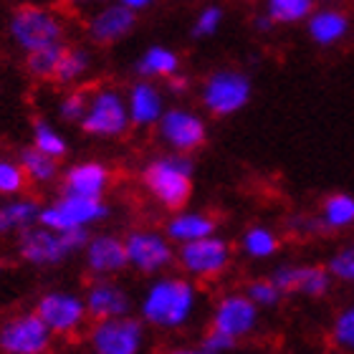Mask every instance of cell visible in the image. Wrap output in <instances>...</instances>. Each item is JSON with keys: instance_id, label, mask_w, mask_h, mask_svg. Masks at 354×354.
<instances>
[{"instance_id": "7", "label": "cell", "mask_w": 354, "mask_h": 354, "mask_svg": "<svg viewBox=\"0 0 354 354\" xmlns=\"http://www.w3.org/2000/svg\"><path fill=\"white\" fill-rule=\"evenodd\" d=\"M88 137L99 140H119L132 129L129 109H127V96L114 86L91 88L88 94L86 111L79 122Z\"/></svg>"}, {"instance_id": "8", "label": "cell", "mask_w": 354, "mask_h": 354, "mask_svg": "<svg viewBox=\"0 0 354 354\" xmlns=\"http://www.w3.org/2000/svg\"><path fill=\"white\" fill-rule=\"evenodd\" d=\"M175 263L180 266V271L187 279L215 281L221 279L223 273L230 268V263H233V245L223 236L213 233V236L177 245Z\"/></svg>"}, {"instance_id": "33", "label": "cell", "mask_w": 354, "mask_h": 354, "mask_svg": "<svg viewBox=\"0 0 354 354\" xmlns=\"http://www.w3.org/2000/svg\"><path fill=\"white\" fill-rule=\"evenodd\" d=\"M243 291L261 311H263V309H276V306H281V301L286 299V294H283V291H281V288L276 286L268 276H261V279L248 281Z\"/></svg>"}, {"instance_id": "10", "label": "cell", "mask_w": 354, "mask_h": 354, "mask_svg": "<svg viewBox=\"0 0 354 354\" xmlns=\"http://www.w3.org/2000/svg\"><path fill=\"white\" fill-rule=\"evenodd\" d=\"M127 266L142 276H160L175 266V243L157 228H134L124 236Z\"/></svg>"}, {"instance_id": "41", "label": "cell", "mask_w": 354, "mask_h": 354, "mask_svg": "<svg viewBox=\"0 0 354 354\" xmlns=\"http://www.w3.org/2000/svg\"><path fill=\"white\" fill-rule=\"evenodd\" d=\"M102 3H106V0H61V6L66 10H74V13H91Z\"/></svg>"}, {"instance_id": "5", "label": "cell", "mask_w": 354, "mask_h": 354, "mask_svg": "<svg viewBox=\"0 0 354 354\" xmlns=\"http://www.w3.org/2000/svg\"><path fill=\"white\" fill-rule=\"evenodd\" d=\"M10 36L23 51H33L41 46L61 44L66 36V21L59 6L28 0L10 13Z\"/></svg>"}, {"instance_id": "36", "label": "cell", "mask_w": 354, "mask_h": 354, "mask_svg": "<svg viewBox=\"0 0 354 354\" xmlns=\"http://www.w3.org/2000/svg\"><path fill=\"white\" fill-rule=\"evenodd\" d=\"M88 94H91V88H68L64 99L59 102V114L64 122H71V124H79L84 117V111H86V104H88Z\"/></svg>"}, {"instance_id": "42", "label": "cell", "mask_w": 354, "mask_h": 354, "mask_svg": "<svg viewBox=\"0 0 354 354\" xmlns=\"http://www.w3.org/2000/svg\"><path fill=\"white\" fill-rule=\"evenodd\" d=\"M273 28H279V26H276V23H273L271 18L263 13V10H261V15H256V18H253V30H256V33H261V36L271 33Z\"/></svg>"}, {"instance_id": "29", "label": "cell", "mask_w": 354, "mask_h": 354, "mask_svg": "<svg viewBox=\"0 0 354 354\" xmlns=\"http://www.w3.org/2000/svg\"><path fill=\"white\" fill-rule=\"evenodd\" d=\"M18 162H21L23 172H26V177H28V183L48 185L59 177V160L51 155H46V152H41V149L33 147V145L21 149Z\"/></svg>"}, {"instance_id": "26", "label": "cell", "mask_w": 354, "mask_h": 354, "mask_svg": "<svg viewBox=\"0 0 354 354\" xmlns=\"http://www.w3.org/2000/svg\"><path fill=\"white\" fill-rule=\"evenodd\" d=\"M241 251L251 261H268L281 251V236L263 223L248 225L241 236Z\"/></svg>"}, {"instance_id": "21", "label": "cell", "mask_w": 354, "mask_h": 354, "mask_svg": "<svg viewBox=\"0 0 354 354\" xmlns=\"http://www.w3.org/2000/svg\"><path fill=\"white\" fill-rule=\"evenodd\" d=\"M109 185L111 170L104 162H96V160L71 165L61 177V192L82 195V198H104Z\"/></svg>"}, {"instance_id": "3", "label": "cell", "mask_w": 354, "mask_h": 354, "mask_svg": "<svg viewBox=\"0 0 354 354\" xmlns=\"http://www.w3.org/2000/svg\"><path fill=\"white\" fill-rule=\"evenodd\" d=\"M88 230H51L36 223L18 233V256L30 266H61L71 256L84 251L88 241Z\"/></svg>"}, {"instance_id": "32", "label": "cell", "mask_w": 354, "mask_h": 354, "mask_svg": "<svg viewBox=\"0 0 354 354\" xmlns=\"http://www.w3.org/2000/svg\"><path fill=\"white\" fill-rule=\"evenodd\" d=\"M33 147H38L41 152H46V155L61 160V157H66V152H68V142L64 140V134L56 132L46 119H36V122H33Z\"/></svg>"}, {"instance_id": "46", "label": "cell", "mask_w": 354, "mask_h": 354, "mask_svg": "<svg viewBox=\"0 0 354 354\" xmlns=\"http://www.w3.org/2000/svg\"><path fill=\"white\" fill-rule=\"evenodd\" d=\"M326 6H342V3H344V0H324Z\"/></svg>"}, {"instance_id": "11", "label": "cell", "mask_w": 354, "mask_h": 354, "mask_svg": "<svg viewBox=\"0 0 354 354\" xmlns=\"http://www.w3.org/2000/svg\"><path fill=\"white\" fill-rule=\"evenodd\" d=\"M157 137L170 152L192 155L205 147L207 142V122L203 114L187 109V106H167L160 122L155 124Z\"/></svg>"}, {"instance_id": "44", "label": "cell", "mask_w": 354, "mask_h": 354, "mask_svg": "<svg viewBox=\"0 0 354 354\" xmlns=\"http://www.w3.org/2000/svg\"><path fill=\"white\" fill-rule=\"evenodd\" d=\"M165 354H210V352H205V349L200 347H175V349H167Z\"/></svg>"}, {"instance_id": "31", "label": "cell", "mask_w": 354, "mask_h": 354, "mask_svg": "<svg viewBox=\"0 0 354 354\" xmlns=\"http://www.w3.org/2000/svg\"><path fill=\"white\" fill-rule=\"evenodd\" d=\"M329 344L337 354H354V301L334 314L329 324Z\"/></svg>"}, {"instance_id": "20", "label": "cell", "mask_w": 354, "mask_h": 354, "mask_svg": "<svg viewBox=\"0 0 354 354\" xmlns=\"http://www.w3.org/2000/svg\"><path fill=\"white\" fill-rule=\"evenodd\" d=\"M127 109H129V122L137 129H149L155 127L167 109L165 104V88L157 86V82L149 79H137L127 88Z\"/></svg>"}, {"instance_id": "39", "label": "cell", "mask_w": 354, "mask_h": 354, "mask_svg": "<svg viewBox=\"0 0 354 354\" xmlns=\"http://www.w3.org/2000/svg\"><path fill=\"white\" fill-rule=\"evenodd\" d=\"M200 347L210 354H230L238 347V342L233 339V337H228V334H223V332H218V329H210V326H207V332L203 334V339H200Z\"/></svg>"}, {"instance_id": "22", "label": "cell", "mask_w": 354, "mask_h": 354, "mask_svg": "<svg viewBox=\"0 0 354 354\" xmlns=\"http://www.w3.org/2000/svg\"><path fill=\"white\" fill-rule=\"evenodd\" d=\"M215 228H218V223L210 213L180 207V210H172V215L165 223V236L170 238L175 245H183L190 243V241H198V238L213 236Z\"/></svg>"}, {"instance_id": "17", "label": "cell", "mask_w": 354, "mask_h": 354, "mask_svg": "<svg viewBox=\"0 0 354 354\" xmlns=\"http://www.w3.org/2000/svg\"><path fill=\"white\" fill-rule=\"evenodd\" d=\"M84 263L86 271L94 279H106V276H117L127 266V248L124 238L117 233H96L88 236L86 245H84Z\"/></svg>"}, {"instance_id": "16", "label": "cell", "mask_w": 354, "mask_h": 354, "mask_svg": "<svg viewBox=\"0 0 354 354\" xmlns=\"http://www.w3.org/2000/svg\"><path fill=\"white\" fill-rule=\"evenodd\" d=\"M137 18H140V13L129 10L117 0H106L86 15L84 30L94 46H114L119 41H124L137 28Z\"/></svg>"}, {"instance_id": "30", "label": "cell", "mask_w": 354, "mask_h": 354, "mask_svg": "<svg viewBox=\"0 0 354 354\" xmlns=\"http://www.w3.org/2000/svg\"><path fill=\"white\" fill-rule=\"evenodd\" d=\"M319 6V0H263V13L276 26H299Z\"/></svg>"}, {"instance_id": "15", "label": "cell", "mask_w": 354, "mask_h": 354, "mask_svg": "<svg viewBox=\"0 0 354 354\" xmlns=\"http://www.w3.org/2000/svg\"><path fill=\"white\" fill-rule=\"evenodd\" d=\"M268 279L283 291V294H299L304 299H324L334 286L332 273L326 266L317 263H279L268 273Z\"/></svg>"}, {"instance_id": "6", "label": "cell", "mask_w": 354, "mask_h": 354, "mask_svg": "<svg viewBox=\"0 0 354 354\" xmlns=\"http://www.w3.org/2000/svg\"><path fill=\"white\" fill-rule=\"evenodd\" d=\"M86 347L91 354H145L147 324L134 314L96 319L86 332Z\"/></svg>"}, {"instance_id": "43", "label": "cell", "mask_w": 354, "mask_h": 354, "mask_svg": "<svg viewBox=\"0 0 354 354\" xmlns=\"http://www.w3.org/2000/svg\"><path fill=\"white\" fill-rule=\"evenodd\" d=\"M117 3L127 6L129 10H134V13H145V10H149V8L157 6V0H117Z\"/></svg>"}, {"instance_id": "37", "label": "cell", "mask_w": 354, "mask_h": 354, "mask_svg": "<svg viewBox=\"0 0 354 354\" xmlns=\"http://www.w3.org/2000/svg\"><path fill=\"white\" fill-rule=\"evenodd\" d=\"M28 185V177L23 172L21 162L0 160V195H21Z\"/></svg>"}, {"instance_id": "18", "label": "cell", "mask_w": 354, "mask_h": 354, "mask_svg": "<svg viewBox=\"0 0 354 354\" xmlns=\"http://www.w3.org/2000/svg\"><path fill=\"white\" fill-rule=\"evenodd\" d=\"M84 304H86V314L91 322H96V319L124 317V314H132L134 309L132 294L119 281L111 279V276L91 281L86 294H84Z\"/></svg>"}, {"instance_id": "38", "label": "cell", "mask_w": 354, "mask_h": 354, "mask_svg": "<svg viewBox=\"0 0 354 354\" xmlns=\"http://www.w3.org/2000/svg\"><path fill=\"white\" fill-rule=\"evenodd\" d=\"M286 230L296 238H314V236H319V233H324L317 213H314V215H311V213L288 215V218H286Z\"/></svg>"}, {"instance_id": "27", "label": "cell", "mask_w": 354, "mask_h": 354, "mask_svg": "<svg viewBox=\"0 0 354 354\" xmlns=\"http://www.w3.org/2000/svg\"><path fill=\"white\" fill-rule=\"evenodd\" d=\"M91 51L84 48V46H66L64 53H61L59 68H56V76L53 82L61 84V86H71V84H79L84 76L91 71Z\"/></svg>"}, {"instance_id": "12", "label": "cell", "mask_w": 354, "mask_h": 354, "mask_svg": "<svg viewBox=\"0 0 354 354\" xmlns=\"http://www.w3.org/2000/svg\"><path fill=\"white\" fill-rule=\"evenodd\" d=\"M53 332L36 311L15 314L0 324V354H48Z\"/></svg>"}, {"instance_id": "13", "label": "cell", "mask_w": 354, "mask_h": 354, "mask_svg": "<svg viewBox=\"0 0 354 354\" xmlns=\"http://www.w3.org/2000/svg\"><path fill=\"white\" fill-rule=\"evenodd\" d=\"M44 324L53 332V337H74L86 326L88 314L82 294L74 291H46L33 309Z\"/></svg>"}, {"instance_id": "28", "label": "cell", "mask_w": 354, "mask_h": 354, "mask_svg": "<svg viewBox=\"0 0 354 354\" xmlns=\"http://www.w3.org/2000/svg\"><path fill=\"white\" fill-rule=\"evenodd\" d=\"M64 48H66V44L61 41V44L41 46V48L26 51V74L30 79H36V82H53Z\"/></svg>"}, {"instance_id": "40", "label": "cell", "mask_w": 354, "mask_h": 354, "mask_svg": "<svg viewBox=\"0 0 354 354\" xmlns=\"http://www.w3.org/2000/svg\"><path fill=\"white\" fill-rule=\"evenodd\" d=\"M190 88H192V79L187 74H183V68H180L177 74H172L170 79H165V94L185 96Z\"/></svg>"}, {"instance_id": "2", "label": "cell", "mask_w": 354, "mask_h": 354, "mask_svg": "<svg viewBox=\"0 0 354 354\" xmlns=\"http://www.w3.org/2000/svg\"><path fill=\"white\" fill-rule=\"evenodd\" d=\"M192 180L195 162L183 152H162L142 167V185L147 195L170 213L187 207L192 198Z\"/></svg>"}, {"instance_id": "35", "label": "cell", "mask_w": 354, "mask_h": 354, "mask_svg": "<svg viewBox=\"0 0 354 354\" xmlns=\"http://www.w3.org/2000/svg\"><path fill=\"white\" fill-rule=\"evenodd\" d=\"M326 271L332 273L334 283H349L354 286V243H347L337 248L326 261Z\"/></svg>"}, {"instance_id": "4", "label": "cell", "mask_w": 354, "mask_h": 354, "mask_svg": "<svg viewBox=\"0 0 354 354\" xmlns=\"http://www.w3.org/2000/svg\"><path fill=\"white\" fill-rule=\"evenodd\" d=\"M253 99V79L243 68H213L200 84V104L215 119H228L243 111Z\"/></svg>"}, {"instance_id": "14", "label": "cell", "mask_w": 354, "mask_h": 354, "mask_svg": "<svg viewBox=\"0 0 354 354\" xmlns=\"http://www.w3.org/2000/svg\"><path fill=\"white\" fill-rule=\"evenodd\" d=\"M261 309L245 296V291H230L215 301L210 311V329L228 334L236 342H243L259 332Z\"/></svg>"}, {"instance_id": "24", "label": "cell", "mask_w": 354, "mask_h": 354, "mask_svg": "<svg viewBox=\"0 0 354 354\" xmlns=\"http://www.w3.org/2000/svg\"><path fill=\"white\" fill-rule=\"evenodd\" d=\"M317 215L324 233H342V230L354 228V195L349 192L326 195Z\"/></svg>"}, {"instance_id": "9", "label": "cell", "mask_w": 354, "mask_h": 354, "mask_svg": "<svg viewBox=\"0 0 354 354\" xmlns=\"http://www.w3.org/2000/svg\"><path fill=\"white\" fill-rule=\"evenodd\" d=\"M109 218V205L104 198H82L61 192L51 205H41L38 223L51 230H88Z\"/></svg>"}, {"instance_id": "45", "label": "cell", "mask_w": 354, "mask_h": 354, "mask_svg": "<svg viewBox=\"0 0 354 354\" xmlns=\"http://www.w3.org/2000/svg\"><path fill=\"white\" fill-rule=\"evenodd\" d=\"M33 3H46V6H61V0H33Z\"/></svg>"}, {"instance_id": "19", "label": "cell", "mask_w": 354, "mask_h": 354, "mask_svg": "<svg viewBox=\"0 0 354 354\" xmlns=\"http://www.w3.org/2000/svg\"><path fill=\"white\" fill-rule=\"evenodd\" d=\"M304 26H306V36L311 38V44L319 48H334V46L344 44L352 33V18L339 6L314 8Z\"/></svg>"}, {"instance_id": "34", "label": "cell", "mask_w": 354, "mask_h": 354, "mask_svg": "<svg viewBox=\"0 0 354 354\" xmlns=\"http://www.w3.org/2000/svg\"><path fill=\"white\" fill-rule=\"evenodd\" d=\"M223 21H225V10L221 6H203L195 15V21H192V28H190V36L195 41H205V38H213L218 30H221Z\"/></svg>"}, {"instance_id": "25", "label": "cell", "mask_w": 354, "mask_h": 354, "mask_svg": "<svg viewBox=\"0 0 354 354\" xmlns=\"http://www.w3.org/2000/svg\"><path fill=\"white\" fill-rule=\"evenodd\" d=\"M41 205L33 198H15L0 205V236H18L26 228L36 225Z\"/></svg>"}, {"instance_id": "1", "label": "cell", "mask_w": 354, "mask_h": 354, "mask_svg": "<svg viewBox=\"0 0 354 354\" xmlns=\"http://www.w3.org/2000/svg\"><path fill=\"white\" fill-rule=\"evenodd\" d=\"M200 309V291L187 276L160 273L142 291L137 311L140 319L160 332H177L190 324Z\"/></svg>"}, {"instance_id": "23", "label": "cell", "mask_w": 354, "mask_h": 354, "mask_svg": "<svg viewBox=\"0 0 354 354\" xmlns=\"http://www.w3.org/2000/svg\"><path fill=\"white\" fill-rule=\"evenodd\" d=\"M183 68V56L162 44H152L140 53V59L134 61V74L137 79H149V82H165L172 74Z\"/></svg>"}]
</instances>
